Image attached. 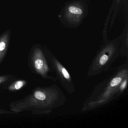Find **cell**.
Listing matches in <instances>:
<instances>
[{
  "label": "cell",
  "mask_w": 128,
  "mask_h": 128,
  "mask_svg": "<svg viewBox=\"0 0 128 128\" xmlns=\"http://www.w3.org/2000/svg\"><path fill=\"white\" fill-rule=\"evenodd\" d=\"M23 84H23V82L21 81H19L16 82V84H15V88L16 90H19L23 86Z\"/></svg>",
  "instance_id": "cell-5"
},
{
  "label": "cell",
  "mask_w": 128,
  "mask_h": 128,
  "mask_svg": "<svg viewBox=\"0 0 128 128\" xmlns=\"http://www.w3.org/2000/svg\"><path fill=\"white\" fill-rule=\"evenodd\" d=\"M120 54L116 43L110 42L104 45L93 59L88 70V76L93 77L108 71Z\"/></svg>",
  "instance_id": "cell-2"
},
{
  "label": "cell",
  "mask_w": 128,
  "mask_h": 128,
  "mask_svg": "<svg viewBox=\"0 0 128 128\" xmlns=\"http://www.w3.org/2000/svg\"><path fill=\"white\" fill-rule=\"evenodd\" d=\"M117 0V1H120V0Z\"/></svg>",
  "instance_id": "cell-6"
},
{
  "label": "cell",
  "mask_w": 128,
  "mask_h": 128,
  "mask_svg": "<svg viewBox=\"0 0 128 128\" xmlns=\"http://www.w3.org/2000/svg\"><path fill=\"white\" fill-rule=\"evenodd\" d=\"M128 77V61L119 66L102 82L96 86L92 93L84 102L82 112L92 110L109 103L122 95L119 87Z\"/></svg>",
  "instance_id": "cell-1"
},
{
  "label": "cell",
  "mask_w": 128,
  "mask_h": 128,
  "mask_svg": "<svg viewBox=\"0 0 128 128\" xmlns=\"http://www.w3.org/2000/svg\"><path fill=\"white\" fill-rule=\"evenodd\" d=\"M48 58L52 68L56 76V80L68 93L72 94L75 91V89L68 71L53 54H49Z\"/></svg>",
  "instance_id": "cell-3"
},
{
  "label": "cell",
  "mask_w": 128,
  "mask_h": 128,
  "mask_svg": "<svg viewBox=\"0 0 128 128\" xmlns=\"http://www.w3.org/2000/svg\"><path fill=\"white\" fill-rule=\"evenodd\" d=\"M84 14V10L81 4L74 3L70 4L66 9V19L71 24H77L80 21Z\"/></svg>",
  "instance_id": "cell-4"
}]
</instances>
